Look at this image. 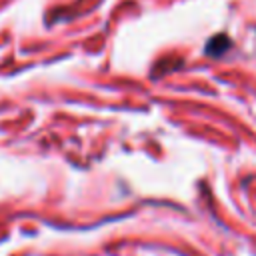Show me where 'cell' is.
<instances>
[{
  "label": "cell",
  "mask_w": 256,
  "mask_h": 256,
  "mask_svg": "<svg viewBox=\"0 0 256 256\" xmlns=\"http://www.w3.org/2000/svg\"><path fill=\"white\" fill-rule=\"evenodd\" d=\"M230 46H232V40H230L226 34H216V36H212V38L206 42V54L218 58V56H222L224 52H228Z\"/></svg>",
  "instance_id": "cell-1"
}]
</instances>
